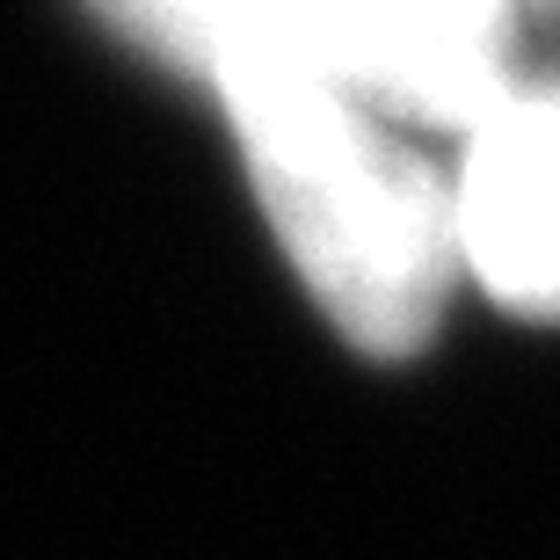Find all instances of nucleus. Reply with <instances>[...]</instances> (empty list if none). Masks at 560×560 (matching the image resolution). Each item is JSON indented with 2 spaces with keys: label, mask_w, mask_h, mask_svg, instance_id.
Returning <instances> with one entry per match:
<instances>
[{
  "label": "nucleus",
  "mask_w": 560,
  "mask_h": 560,
  "mask_svg": "<svg viewBox=\"0 0 560 560\" xmlns=\"http://www.w3.org/2000/svg\"><path fill=\"white\" fill-rule=\"evenodd\" d=\"M211 95L313 306L350 350L386 364L416 357L458 284L452 175L408 139V125L299 73H241Z\"/></svg>",
  "instance_id": "1"
},
{
  "label": "nucleus",
  "mask_w": 560,
  "mask_h": 560,
  "mask_svg": "<svg viewBox=\"0 0 560 560\" xmlns=\"http://www.w3.org/2000/svg\"><path fill=\"white\" fill-rule=\"evenodd\" d=\"M458 277L524 320H560V81H510L458 131Z\"/></svg>",
  "instance_id": "3"
},
{
  "label": "nucleus",
  "mask_w": 560,
  "mask_h": 560,
  "mask_svg": "<svg viewBox=\"0 0 560 560\" xmlns=\"http://www.w3.org/2000/svg\"><path fill=\"white\" fill-rule=\"evenodd\" d=\"M189 81L299 73L408 131H466L517 81L510 0H95Z\"/></svg>",
  "instance_id": "2"
},
{
  "label": "nucleus",
  "mask_w": 560,
  "mask_h": 560,
  "mask_svg": "<svg viewBox=\"0 0 560 560\" xmlns=\"http://www.w3.org/2000/svg\"><path fill=\"white\" fill-rule=\"evenodd\" d=\"M510 15H539V22H560V0H510Z\"/></svg>",
  "instance_id": "4"
}]
</instances>
